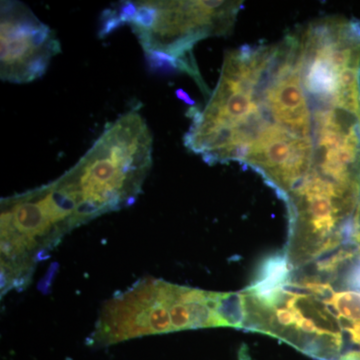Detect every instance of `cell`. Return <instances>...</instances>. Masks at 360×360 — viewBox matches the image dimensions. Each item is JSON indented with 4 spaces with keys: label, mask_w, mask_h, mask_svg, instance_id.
<instances>
[{
    "label": "cell",
    "mask_w": 360,
    "mask_h": 360,
    "mask_svg": "<svg viewBox=\"0 0 360 360\" xmlns=\"http://www.w3.org/2000/svg\"><path fill=\"white\" fill-rule=\"evenodd\" d=\"M188 116L187 148L252 168L288 210L359 198V23L323 18L229 51L207 103Z\"/></svg>",
    "instance_id": "obj_1"
},
{
    "label": "cell",
    "mask_w": 360,
    "mask_h": 360,
    "mask_svg": "<svg viewBox=\"0 0 360 360\" xmlns=\"http://www.w3.org/2000/svg\"><path fill=\"white\" fill-rule=\"evenodd\" d=\"M153 141L137 108L106 125L75 167L46 184L56 212L73 229L131 205L153 167Z\"/></svg>",
    "instance_id": "obj_2"
},
{
    "label": "cell",
    "mask_w": 360,
    "mask_h": 360,
    "mask_svg": "<svg viewBox=\"0 0 360 360\" xmlns=\"http://www.w3.org/2000/svg\"><path fill=\"white\" fill-rule=\"evenodd\" d=\"M241 1H122L101 16V37L129 25L150 68L186 70L198 77L188 54L196 42L229 32Z\"/></svg>",
    "instance_id": "obj_3"
},
{
    "label": "cell",
    "mask_w": 360,
    "mask_h": 360,
    "mask_svg": "<svg viewBox=\"0 0 360 360\" xmlns=\"http://www.w3.org/2000/svg\"><path fill=\"white\" fill-rule=\"evenodd\" d=\"M179 286L146 278L103 305L90 338L92 347H108L144 335L174 333L170 309Z\"/></svg>",
    "instance_id": "obj_4"
},
{
    "label": "cell",
    "mask_w": 360,
    "mask_h": 360,
    "mask_svg": "<svg viewBox=\"0 0 360 360\" xmlns=\"http://www.w3.org/2000/svg\"><path fill=\"white\" fill-rule=\"evenodd\" d=\"M0 28L4 82L27 84L41 77L61 51L56 32L20 1H1Z\"/></svg>",
    "instance_id": "obj_5"
},
{
    "label": "cell",
    "mask_w": 360,
    "mask_h": 360,
    "mask_svg": "<svg viewBox=\"0 0 360 360\" xmlns=\"http://www.w3.org/2000/svg\"><path fill=\"white\" fill-rule=\"evenodd\" d=\"M354 257L341 264L335 271L326 274L333 276V281L340 283L342 288L360 292V257L355 259Z\"/></svg>",
    "instance_id": "obj_6"
}]
</instances>
